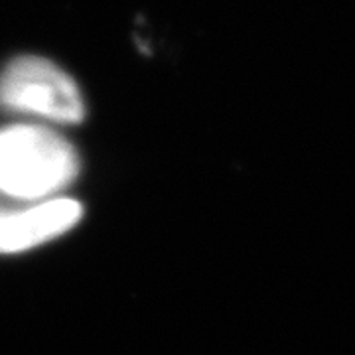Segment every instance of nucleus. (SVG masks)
<instances>
[{
  "instance_id": "1",
  "label": "nucleus",
  "mask_w": 355,
  "mask_h": 355,
  "mask_svg": "<svg viewBox=\"0 0 355 355\" xmlns=\"http://www.w3.org/2000/svg\"><path fill=\"white\" fill-rule=\"evenodd\" d=\"M76 148L55 130L14 125L0 130V191L16 200H44L71 184Z\"/></svg>"
},
{
  "instance_id": "2",
  "label": "nucleus",
  "mask_w": 355,
  "mask_h": 355,
  "mask_svg": "<svg viewBox=\"0 0 355 355\" xmlns=\"http://www.w3.org/2000/svg\"><path fill=\"white\" fill-rule=\"evenodd\" d=\"M0 109L42 116L51 123H81L85 105L76 81L50 60L24 55L0 73Z\"/></svg>"
},
{
  "instance_id": "3",
  "label": "nucleus",
  "mask_w": 355,
  "mask_h": 355,
  "mask_svg": "<svg viewBox=\"0 0 355 355\" xmlns=\"http://www.w3.org/2000/svg\"><path fill=\"white\" fill-rule=\"evenodd\" d=\"M83 205L53 198L24 209H0V253H22L76 227Z\"/></svg>"
}]
</instances>
